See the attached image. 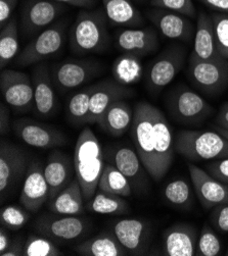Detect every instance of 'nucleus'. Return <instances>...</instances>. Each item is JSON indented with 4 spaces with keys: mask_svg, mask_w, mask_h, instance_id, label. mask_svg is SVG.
I'll return each instance as SVG.
<instances>
[{
    "mask_svg": "<svg viewBox=\"0 0 228 256\" xmlns=\"http://www.w3.org/2000/svg\"><path fill=\"white\" fill-rule=\"evenodd\" d=\"M85 210L97 214H125L130 210V208L122 196L97 190L85 203Z\"/></svg>",
    "mask_w": 228,
    "mask_h": 256,
    "instance_id": "c756f323",
    "label": "nucleus"
},
{
    "mask_svg": "<svg viewBox=\"0 0 228 256\" xmlns=\"http://www.w3.org/2000/svg\"><path fill=\"white\" fill-rule=\"evenodd\" d=\"M67 38V24L60 22L38 33L17 58L16 64L26 68L38 64L60 54Z\"/></svg>",
    "mask_w": 228,
    "mask_h": 256,
    "instance_id": "0eeeda50",
    "label": "nucleus"
},
{
    "mask_svg": "<svg viewBox=\"0 0 228 256\" xmlns=\"http://www.w3.org/2000/svg\"><path fill=\"white\" fill-rule=\"evenodd\" d=\"M131 137L145 172L160 182L172 166L174 137L165 114L155 106L140 101L134 108Z\"/></svg>",
    "mask_w": 228,
    "mask_h": 256,
    "instance_id": "f257e3e1",
    "label": "nucleus"
},
{
    "mask_svg": "<svg viewBox=\"0 0 228 256\" xmlns=\"http://www.w3.org/2000/svg\"><path fill=\"white\" fill-rule=\"evenodd\" d=\"M89 222L80 216L42 214L34 222L36 232L53 241L71 242L81 238L88 231Z\"/></svg>",
    "mask_w": 228,
    "mask_h": 256,
    "instance_id": "9d476101",
    "label": "nucleus"
},
{
    "mask_svg": "<svg viewBox=\"0 0 228 256\" xmlns=\"http://www.w3.org/2000/svg\"><path fill=\"white\" fill-rule=\"evenodd\" d=\"M49 199V187L44 176V166L38 160L29 164L25 174L20 203L30 212H37Z\"/></svg>",
    "mask_w": 228,
    "mask_h": 256,
    "instance_id": "a211bd4d",
    "label": "nucleus"
},
{
    "mask_svg": "<svg viewBox=\"0 0 228 256\" xmlns=\"http://www.w3.org/2000/svg\"><path fill=\"white\" fill-rule=\"evenodd\" d=\"M84 195L77 178L49 202V210L63 216H81L84 214Z\"/></svg>",
    "mask_w": 228,
    "mask_h": 256,
    "instance_id": "bb28decb",
    "label": "nucleus"
},
{
    "mask_svg": "<svg viewBox=\"0 0 228 256\" xmlns=\"http://www.w3.org/2000/svg\"><path fill=\"white\" fill-rule=\"evenodd\" d=\"M34 112L41 118H53L58 110V99L50 68L46 62L36 64L32 72Z\"/></svg>",
    "mask_w": 228,
    "mask_h": 256,
    "instance_id": "2eb2a0df",
    "label": "nucleus"
},
{
    "mask_svg": "<svg viewBox=\"0 0 228 256\" xmlns=\"http://www.w3.org/2000/svg\"><path fill=\"white\" fill-rule=\"evenodd\" d=\"M106 158L109 162L114 164L126 178L131 185L136 186L138 180L143 176V164L136 150L128 146H118L109 148Z\"/></svg>",
    "mask_w": 228,
    "mask_h": 256,
    "instance_id": "a878e982",
    "label": "nucleus"
},
{
    "mask_svg": "<svg viewBox=\"0 0 228 256\" xmlns=\"http://www.w3.org/2000/svg\"><path fill=\"white\" fill-rule=\"evenodd\" d=\"M146 16L160 33L168 39L190 42L194 38L195 28L183 14L154 8L147 12Z\"/></svg>",
    "mask_w": 228,
    "mask_h": 256,
    "instance_id": "aec40b11",
    "label": "nucleus"
},
{
    "mask_svg": "<svg viewBox=\"0 0 228 256\" xmlns=\"http://www.w3.org/2000/svg\"><path fill=\"white\" fill-rule=\"evenodd\" d=\"M215 124L228 131V102H225L221 106L215 118Z\"/></svg>",
    "mask_w": 228,
    "mask_h": 256,
    "instance_id": "49530a36",
    "label": "nucleus"
},
{
    "mask_svg": "<svg viewBox=\"0 0 228 256\" xmlns=\"http://www.w3.org/2000/svg\"><path fill=\"white\" fill-rule=\"evenodd\" d=\"M12 239L10 234L7 232L6 228L2 226V228H0V253L5 252L9 248Z\"/></svg>",
    "mask_w": 228,
    "mask_h": 256,
    "instance_id": "8fccbe9b",
    "label": "nucleus"
},
{
    "mask_svg": "<svg viewBox=\"0 0 228 256\" xmlns=\"http://www.w3.org/2000/svg\"><path fill=\"white\" fill-rule=\"evenodd\" d=\"M29 166L28 156L19 146L2 141L0 145V192L2 196L8 192L23 176Z\"/></svg>",
    "mask_w": 228,
    "mask_h": 256,
    "instance_id": "dca6fc26",
    "label": "nucleus"
},
{
    "mask_svg": "<svg viewBox=\"0 0 228 256\" xmlns=\"http://www.w3.org/2000/svg\"><path fill=\"white\" fill-rule=\"evenodd\" d=\"M174 148L190 162L228 158V139L216 131L182 130L174 138Z\"/></svg>",
    "mask_w": 228,
    "mask_h": 256,
    "instance_id": "20e7f679",
    "label": "nucleus"
},
{
    "mask_svg": "<svg viewBox=\"0 0 228 256\" xmlns=\"http://www.w3.org/2000/svg\"><path fill=\"white\" fill-rule=\"evenodd\" d=\"M186 49L181 45L167 47L151 62L146 72V88L151 95H158L179 74L185 64Z\"/></svg>",
    "mask_w": 228,
    "mask_h": 256,
    "instance_id": "6e6552de",
    "label": "nucleus"
},
{
    "mask_svg": "<svg viewBox=\"0 0 228 256\" xmlns=\"http://www.w3.org/2000/svg\"><path fill=\"white\" fill-rule=\"evenodd\" d=\"M116 45L122 54L143 58L158 50L160 41L157 31L150 27L126 28L117 33Z\"/></svg>",
    "mask_w": 228,
    "mask_h": 256,
    "instance_id": "6ab92c4d",
    "label": "nucleus"
},
{
    "mask_svg": "<svg viewBox=\"0 0 228 256\" xmlns=\"http://www.w3.org/2000/svg\"><path fill=\"white\" fill-rule=\"evenodd\" d=\"M13 130L28 146L49 149L66 144L65 135L56 128L29 118H19L14 122Z\"/></svg>",
    "mask_w": 228,
    "mask_h": 256,
    "instance_id": "ddd939ff",
    "label": "nucleus"
},
{
    "mask_svg": "<svg viewBox=\"0 0 228 256\" xmlns=\"http://www.w3.org/2000/svg\"><path fill=\"white\" fill-rule=\"evenodd\" d=\"M75 251L83 256H125L127 250L118 241L113 232H101L75 247Z\"/></svg>",
    "mask_w": 228,
    "mask_h": 256,
    "instance_id": "c85d7f7f",
    "label": "nucleus"
},
{
    "mask_svg": "<svg viewBox=\"0 0 228 256\" xmlns=\"http://www.w3.org/2000/svg\"><path fill=\"white\" fill-rule=\"evenodd\" d=\"M207 170L217 180L228 184V158L207 164Z\"/></svg>",
    "mask_w": 228,
    "mask_h": 256,
    "instance_id": "79ce46f5",
    "label": "nucleus"
},
{
    "mask_svg": "<svg viewBox=\"0 0 228 256\" xmlns=\"http://www.w3.org/2000/svg\"><path fill=\"white\" fill-rule=\"evenodd\" d=\"M225 255H227V256H228V250H227V251H226V253H225Z\"/></svg>",
    "mask_w": 228,
    "mask_h": 256,
    "instance_id": "603ef678",
    "label": "nucleus"
},
{
    "mask_svg": "<svg viewBox=\"0 0 228 256\" xmlns=\"http://www.w3.org/2000/svg\"><path fill=\"white\" fill-rule=\"evenodd\" d=\"M63 252L53 240L40 234H31L25 242L24 256H61Z\"/></svg>",
    "mask_w": 228,
    "mask_h": 256,
    "instance_id": "c9c22d12",
    "label": "nucleus"
},
{
    "mask_svg": "<svg viewBox=\"0 0 228 256\" xmlns=\"http://www.w3.org/2000/svg\"><path fill=\"white\" fill-rule=\"evenodd\" d=\"M213 129H214V131L220 133L223 137H225L226 139H228V131L222 129V128H220V126H216V124L213 126Z\"/></svg>",
    "mask_w": 228,
    "mask_h": 256,
    "instance_id": "3c124183",
    "label": "nucleus"
},
{
    "mask_svg": "<svg viewBox=\"0 0 228 256\" xmlns=\"http://www.w3.org/2000/svg\"><path fill=\"white\" fill-rule=\"evenodd\" d=\"M210 220L217 231L228 233V204H222L212 208Z\"/></svg>",
    "mask_w": 228,
    "mask_h": 256,
    "instance_id": "a19ab883",
    "label": "nucleus"
},
{
    "mask_svg": "<svg viewBox=\"0 0 228 256\" xmlns=\"http://www.w3.org/2000/svg\"><path fill=\"white\" fill-rule=\"evenodd\" d=\"M10 112L9 108L2 104V106H0V132H2V135H5L10 131Z\"/></svg>",
    "mask_w": 228,
    "mask_h": 256,
    "instance_id": "de8ad7c7",
    "label": "nucleus"
},
{
    "mask_svg": "<svg viewBox=\"0 0 228 256\" xmlns=\"http://www.w3.org/2000/svg\"><path fill=\"white\" fill-rule=\"evenodd\" d=\"M109 22L118 27L137 28L144 24V18L131 0H101Z\"/></svg>",
    "mask_w": 228,
    "mask_h": 256,
    "instance_id": "cd10ccee",
    "label": "nucleus"
},
{
    "mask_svg": "<svg viewBox=\"0 0 228 256\" xmlns=\"http://www.w3.org/2000/svg\"><path fill=\"white\" fill-rule=\"evenodd\" d=\"M30 212L23 210L17 206H6L0 212V222L2 226L11 230V231H18V230L25 226L30 220Z\"/></svg>",
    "mask_w": 228,
    "mask_h": 256,
    "instance_id": "58836bf2",
    "label": "nucleus"
},
{
    "mask_svg": "<svg viewBox=\"0 0 228 256\" xmlns=\"http://www.w3.org/2000/svg\"><path fill=\"white\" fill-rule=\"evenodd\" d=\"M19 24L13 16L0 32V68L3 70L17 56L19 52Z\"/></svg>",
    "mask_w": 228,
    "mask_h": 256,
    "instance_id": "72a5a7b5",
    "label": "nucleus"
},
{
    "mask_svg": "<svg viewBox=\"0 0 228 256\" xmlns=\"http://www.w3.org/2000/svg\"><path fill=\"white\" fill-rule=\"evenodd\" d=\"M193 40L189 60H207L221 56L216 48L212 18L204 12H199L196 16Z\"/></svg>",
    "mask_w": 228,
    "mask_h": 256,
    "instance_id": "b1692460",
    "label": "nucleus"
},
{
    "mask_svg": "<svg viewBox=\"0 0 228 256\" xmlns=\"http://www.w3.org/2000/svg\"><path fill=\"white\" fill-rule=\"evenodd\" d=\"M134 110L125 99L118 100L101 116L97 124L105 133L120 137L124 135L132 124Z\"/></svg>",
    "mask_w": 228,
    "mask_h": 256,
    "instance_id": "393cba45",
    "label": "nucleus"
},
{
    "mask_svg": "<svg viewBox=\"0 0 228 256\" xmlns=\"http://www.w3.org/2000/svg\"><path fill=\"white\" fill-rule=\"evenodd\" d=\"M196 228L190 224L177 222L163 235V251L167 256H193L197 246Z\"/></svg>",
    "mask_w": 228,
    "mask_h": 256,
    "instance_id": "5701e85b",
    "label": "nucleus"
},
{
    "mask_svg": "<svg viewBox=\"0 0 228 256\" xmlns=\"http://www.w3.org/2000/svg\"><path fill=\"white\" fill-rule=\"evenodd\" d=\"M104 10H82L76 18L69 33V44L73 54L85 56L106 51L110 44Z\"/></svg>",
    "mask_w": 228,
    "mask_h": 256,
    "instance_id": "7ed1b4c3",
    "label": "nucleus"
},
{
    "mask_svg": "<svg viewBox=\"0 0 228 256\" xmlns=\"http://www.w3.org/2000/svg\"><path fill=\"white\" fill-rule=\"evenodd\" d=\"M65 4L55 0H29L24 6L21 29L26 37L42 32L65 12Z\"/></svg>",
    "mask_w": 228,
    "mask_h": 256,
    "instance_id": "f8f14e48",
    "label": "nucleus"
},
{
    "mask_svg": "<svg viewBox=\"0 0 228 256\" xmlns=\"http://www.w3.org/2000/svg\"><path fill=\"white\" fill-rule=\"evenodd\" d=\"M222 248L221 241L214 230L209 226H202L197 239V246L195 255L198 256H217L220 254Z\"/></svg>",
    "mask_w": 228,
    "mask_h": 256,
    "instance_id": "e433bc0d",
    "label": "nucleus"
},
{
    "mask_svg": "<svg viewBox=\"0 0 228 256\" xmlns=\"http://www.w3.org/2000/svg\"><path fill=\"white\" fill-rule=\"evenodd\" d=\"M164 198L172 206L189 208L193 202V194L190 185L181 178L170 182L164 188Z\"/></svg>",
    "mask_w": 228,
    "mask_h": 256,
    "instance_id": "f704fd0d",
    "label": "nucleus"
},
{
    "mask_svg": "<svg viewBox=\"0 0 228 256\" xmlns=\"http://www.w3.org/2000/svg\"><path fill=\"white\" fill-rule=\"evenodd\" d=\"M25 252V242L21 236L16 237L14 240H12L9 248L0 253L2 256H22Z\"/></svg>",
    "mask_w": 228,
    "mask_h": 256,
    "instance_id": "c03bdc74",
    "label": "nucleus"
},
{
    "mask_svg": "<svg viewBox=\"0 0 228 256\" xmlns=\"http://www.w3.org/2000/svg\"><path fill=\"white\" fill-rule=\"evenodd\" d=\"M0 89L6 104L20 114L34 108V86L32 78L15 70H4L0 76Z\"/></svg>",
    "mask_w": 228,
    "mask_h": 256,
    "instance_id": "9b49d317",
    "label": "nucleus"
},
{
    "mask_svg": "<svg viewBox=\"0 0 228 256\" xmlns=\"http://www.w3.org/2000/svg\"><path fill=\"white\" fill-rule=\"evenodd\" d=\"M211 18L218 54L228 60V14L215 12L211 14Z\"/></svg>",
    "mask_w": 228,
    "mask_h": 256,
    "instance_id": "4c0bfd02",
    "label": "nucleus"
},
{
    "mask_svg": "<svg viewBox=\"0 0 228 256\" xmlns=\"http://www.w3.org/2000/svg\"><path fill=\"white\" fill-rule=\"evenodd\" d=\"M199 2L217 12L228 14V0H199Z\"/></svg>",
    "mask_w": 228,
    "mask_h": 256,
    "instance_id": "a18cd8bd",
    "label": "nucleus"
},
{
    "mask_svg": "<svg viewBox=\"0 0 228 256\" xmlns=\"http://www.w3.org/2000/svg\"><path fill=\"white\" fill-rule=\"evenodd\" d=\"M133 95V91L118 83L115 79H108L95 84L91 95L90 110L87 124H97L107 110L118 100H123Z\"/></svg>",
    "mask_w": 228,
    "mask_h": 256,
    "instance_id": "412c9836",
    "label": "nucleus"
},
{
    "mask_svg": "<svg viewBox=\"0 0 228 256\" xmlns=\"http://www.w3.org/2000/svg\"><path fill=\"white\" fill-rule=\"evenodd\" d=\"M165 102L172 120L184 126H199L214 112L204 98L183 84L174 87Z\"/></svg>",
    "mask_w": 228,
    "mask_h": 256,
    "instance_id": "39448f33",
    "label": "nucleus"
},
{
    "mask_svg": "<svg viewBox=\"0 0 228 256\" xmlns=\"http://www.w3.org/2000/svg\"><path fill=\"white\" fill-rule=\"evenodd\" d=\"M75 164L66 153L55 150L50 153L44 166V176L49 187V200L54 199L74 178Z\"/></svg>",
    "mask_w": 228,
    "mask_h": 256,
    "instance_id": "4be33fe9",
    "label": "nucleus"
},
{
    "mask_svg": "<svg viewBox=\"0 0 228 256\" xmlns=\"http://www.w3.org/2000/svg\"><path fill=\"white\" fill-rule=\"evenodd\" d=\"M55 2H58L63 4L77 6V8H91L96 4L97 0H55Z\"/></svg>",
    "mask_w": 228,
    "mask_h": 256,
    "instance_id": "09e8293b",
    "label": "nucleus"
},
{
    "mask_svg": "<svg viewBox=\"0 0 228 256\" xmlns=\"http://www.w3.org/2000/svg\"><path fill=\"white\" fill-rule=\"evenodd\" d=\"M142 72L141 58L132 54H123L113 66L114 79L124 86L137 83L141 79Z\"/></svg>",
    "mask_w": 228,
    "mask_h": 256,
    "instance_id": "7c9ffc66",
    "label": "nucleus"
},
{
    "mask_svg": "<svg viewBox=\"0 0 228 256\" xmlns=\"http://www.w3.org/2000/svg\"><path fill=\"white\" fill-rule=\"evenodd\" d=\"M94 86L95 84L85 87L78 92L74 93L70 97L67 104V118L72 124H87V118L90 110V100Z\"/></svg>",
    "mask_w": 228,
    "mask_h": 256,
    "instance_id": "473e14b6",
    "label": "nucleus"
},
{
    "mask_svg": "<svg viewBox=\"0 0 228 256\" xmlns=\"http://www.w3.org/2000/svg\"><path fill=\"white\" fill-rule=\"evenodd\" d=\"M98 190L122 197H129L132 194V185L114 164L107 162L99 178Z\"/></svg>",
    "mask_w": 228,
    "mask_h": 256,
    "instance_id": "2f4dec72",
    "label": "nucleus"
},
{
    "mask_svg": "<svg viewBox=\"0 0 228 256\" xmlns=\"http://www.w3.org/2000/svg\"><path fill=\"white\" fill-rule=\"evenodd\" d=\"M73 158L76 178L87 202L98 190L99 178L106 164L103 148L89 128H84L78 136Z\"/></svg>",
    "mask_w": 228,
    "mask_h": 256,
    "instance_id": "f03ea898",
    "label": "nucleus"
},
{
    "mask_svg": "<svg viewBox=\"0 0 228 256\" xmlns=\"http://www.w3.org/2000/svg\"><path fill=\"white\" fill-rule=\"evenodd\" d=\"M112 232L129 255H144L148 251L150 228L146 222L139 218L117 220Z\"/></svg>",
    "mask_w": 228,
    "mask_h": 256,
    "instance_id": "f3484780",
    "label": "nucleus"
},
{
    "mask_svg": "<svg viewBox=\"0 0 228 256\" xmlns=\"http://www.w3.org/2000/svg\"><path fill=\"white\" fill-rule=\"evenodd\" d=\"M103 70L99 62L88 60H68L50 66V74L60 92L73 91L92 80Z\"/></svg>",
    "mask_w": 228,
    "mask_h": 256,
    "instance_id": "1a4fd4ad",
    "label": "nucleus"
},
{
    "mask_svg": "<svg viewBox=\"0 0 228 256\" xmlns=\"http://www.w3.org/2000/svg\"><path fill=\"white\" fill-rule=\"evenodd\" d=\"M188 172L196 197L202 208L212 210L228 204V184L223 183L193 164H188Z\"/></svg>",
    "mask_w": 228,
    "mask_h": 256,
    "instance_id": "4468645a",
    "label": "nucleus"
},
{
    "mask_svg": "<svg viewBox=\"0 0 228 256\" xmlns=\"http://www.w3.org/2000/svg\"><path fill=\"white\" fill-rule=\"evenodd\" d=\"M187 76L196 90L208 97L222 95L228 88V60L218 56L189 60Z\"/></svg>",
    "mask_w": 228,
    "mask_h": 256,
    "instance_id": "423d86ee",
    "label": "nucleus"
},
{
    "mask_svg": "<svg viewBox=\"0 0 228 256\" xmlns=\"http://www.w3.org/2000/svg\"><path fill=\"white\" fill-rule=\"evenodd\" d=\"M17 4L18 0H0V24H2V27L13 18Z\"/></svg>",
    "mask_w": 228,
    "mask_h": 256,
    "instance_id": "37998d69",
    "label": "nucleus"
},
{
    "mask_svg": "<svg viewBox=\"0 0 228 256\" xmlns=\"http://www.w3.org/2000/svg\"><path fill=\"white\" fill-rule=\"evenodd\" d=\"M150 6L178 12L189 18L196 16V10L192 0H150Z\"/></svg>",
    "mask_w": 228,
    "mask_h": 256,
    "instance_id": "ea45409f",
    "label": "nucleus"
}]
</instances>
